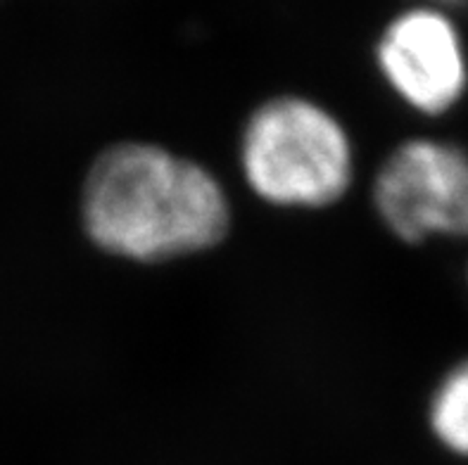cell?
<instances>
[{"instance_id": "obj_1", "label": "cell", "mask_w": 468, "mask_h": 465, "mask_svg": "<svg viewBox=\"0 0 468 465\" xmlns=\"http://www.w3.org/2000/svg\"><path fill=\"white\" fill-rule=\"evenodd\" d=\"M89 240L119 259L154 264L224 240L231 200L196 159L145 141L117 143L95 157L81 188Z\"/></svg>"}, {"instance_id": "obj_2", "label": "cell", "mask_w": 468, "mask_h": 465, "mask_svg": "<svg viewBox=\"0 0 468 465\" xmlns=\"http://www.w3.org/2000/svg\"><path fill=\"white\" fill-rule=\"evenodd\" d=\"M248 188L281 209H324L355 178V143L335 114L303 95H279L250 114L238 145Z\"/></svg>"}, {"instance_id": "obj_3", "label": "cell", "mask_w": 468, "mask_h": 465, "mask_svg": "<svg viewBox=\"0 0 468 465\" xmlns=\"http://www.w3.org/2000/svg\"><path fill=\"white\" fill-rule=\"evenodd\" d=\"M374 206L392 236L468 240V148L447 138L399 143L374 178Z\"/></svg>"}, {"instance_id": "obj_4", "label": "cell", "mask_w": 468, "mask_h": 465, "mask_svg": "<svg viewBox=\"0 0 468 465\" xmlns=\"http://www.w3.org/2000/svg\"><path fill=\"white\" fill-rule=\"evenodd\" d=\"M388 89L428 119L454 112L468 95V50L450 12L419 5L392 19L376 46Z\"/></svg>"}, {"instance_id": "obj_5", "label": "cell", "mask_w": 468, "mask_h": 465, "mask_svg": "<svg viewBox=\"0 0 468 465\" xmlns=\"http://www.w3.org/2000/svg\"><path fill=\"white\" fill-rule=\"evenodd\" d=\"M428 428L447 454L468 460V356L452 364L428 399Z\"/></svg>"}, {"instance_id": "obj_6", "label": "cell", "mask_w": 468, "mask_h": 465, "mask_svg": "<svg viewBox=\"0 0 468 465\" xmlns=\"http://www.w3.org/2000/svg\"><path fill=\"white\" fill-rule=\"evenodd\" d=\"M426 5L438 7V10L450 12L452 7H463V5H468V0H426Z\"/></svg>"}]
</instances>
